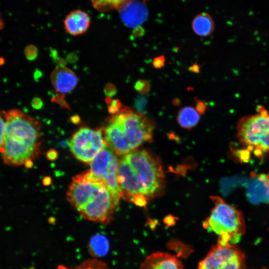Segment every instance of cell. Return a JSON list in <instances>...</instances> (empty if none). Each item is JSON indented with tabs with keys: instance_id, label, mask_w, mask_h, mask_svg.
Wrapping results in <instances>:
<instances>
[{
	"instance_id": "obj_30",
	"label": "cell",
	"mask_w": 269,
	"mask_h": 269,
	"mask_svg": "<svg viewBox=\"0 0 269 269\" xmlns=\"http://www.w3.org/2000/svg\"><path fill=\"white\" fill-rule=\"evenodd\" d=\"M267 269V268H262V269Z\"/></svg>"
},
{
	"instance_id": "obj_12",
	"label": "cell",
	"mask_w": 269,
	"mask_h": 269,
	"mask_svg": "<svg viewBox=\"0 0 269 269\" xmlns=\"http://www.w3.org/2000/svg\"><path fill=\"white\" fill-rule=\"evenodd\" d=\"M139 269H184L181 262L174 256L157 252L147 256Z\"/></svg>"
},
{
	"instance_id": "obj_19",
	"label": "cell",
	"mask_w": 269,
	"mask_h": 269,
	"mask_svg": "<svg viewBox=\"0 0 269 269\" xmlns=\"http://www.w3.org/2000/svg\"><path fill=\"white\" fill-rule=\"evenodd\" d=\"M134 87L138 93L145 94L149 90L150 85L146 80H139L135 83Z\"/></svg>"
},
{
	"instance_id": "obj_14",
	"label": "cell",
	"mask_w": 269,
	"mask_h": 269,
	"mask_svg": "<svg viewBox=\"0 0 269 269\" xmlns=\"http://www.w3.org/2000/svg\"><path fill=\"white\" fill-rule=\"evenodd\" d=\"M192 28L197 35L205 37L211 35L215 29V23L211 15L206 12L196 15L192 21Z\"/></svg>"
},
{
	"instance_id": "obj_18",
	"label": "cell",
	"mask_w": 269,
	"mask_h": 269,
	"mask_svg": "<svg viewBox=\"0 0 269 269\" xmlns=\"http://www.w3.org/2000/svg\"><path fill=\"white\" fill-rule=\"evenodd\" d=\"M73 269H110L108 265L97 258H92L83 261Z\"/></svg>"
},
{
	"instance_id": "obj_23",
	"label": "cell",
	"mask_w": 269,
	"mask_h": 269,
	"mask_svg": "<svg viewBox=\"0 0 269 269\" xmlns=\"http://www.w3.org/2000/svg\"><path fill=\"white\" fill-rule=\"evenodd\" d=\"M206 105L205 103L199 100L196 102V110L199 114H203L206 110Z\"/></svg>"
},
{
	"instance_id": "obj_15",
	"label": "cell",
	"mask_w": 269,
	"mask_h": 269,
	"mask_svg": "<svg viewBox=\"0 0 269 269\" xmlns=\"http://www.w3.org/2000/svg\"><path fill=\"white\" fill-rule=\"evenodd\" d=\"M177 119L178 124L182 128L189 130L198 124L200 117L194 108L186 106L179 111Z\"/></svg>"
},
{
	"instance_id": "obj_1",
	"label": "cell",
	"mask_w": 269,
	"mask_h": 269,
	"mask_svg": "<svg viewBox=\"0 0 269 269\" xmlns=\"http://www.w3.org/2000/svg\"><path fill=\"white\" fill-rule=\"evenodd\" d=\"M66 198L84 219L103 225L113 220L120 201L105 182L90 169L73 178Z\"/></svg>"
},
{
	"instance_id": "obj_4",
	"label": "cell",
	"mask_w": 269,
	"mask_h": 269,
	"mask_svg": "<svg viewBox=\"0 0 269 269\" xmlns=\"http://www.w3.org/2000/svg\"><path fill=\"white\" fill-rule=\"evenodd\" d=\"M130 164L143 196L147 200L160 196L165 187L161 162L146 149L134 150L123 155Z\"/></svg>"
},
{
	"instance_id": "obj_13",
	"label": "cell",
	"mask_w": 269,
	"mask_h": 269,
	"mask_svg": "<svg viewBox=\"0 0 269 269\" xmlns=\"http://www.w3.org/2000/svg\"><path fill=\"white\" fill-rule=\"evenodd\" d=\"M64 24L67 33L73 36L79 35L88 29L90 18L86 12L77 9L71 11L66 16Z\"/></svg>"
},
{
	"instance_id": "obj_11",
	"label": "cell",
	"mask_w": 269,
	"mask_h": 269,
	"mask_svg": "<svg viewBox=\"0 0 269 269\" xmlns=\"http://www.w3.org/2000/svg\"><path fill=\"white\" fill-rule=\"evenodd\" d=\"M145 1V0H130L118 9L126 26L135 29L145 21L148 11Z\"/></svg>"
},
{
	"instance_id": "obj_8",
	"label": "cell",
	"mask_w": 269,
	"mask_h": 269,
	"mask_svg": "<svg viewBox=\"0 0 269 269\" xmlns=\"http://www.w3.org/2000/svg\"><path fill=\"white\" fill-rule=\"evenodd\" d=\"M106 145L103 128H81L72 135L69 142L74 156L86 163H90Z\"/></svg>"
},
{
	"instance_id": "obj_5",
	"label": "cell",
	"mask_w": 269,
	"mask_h": 269,
	"mask_svg": "<svg viewBox=\"0 0 269 269\" xmlns=\"http://www.w3.org/2000/svg\"><path fill=\"white\" fill-rule=\"evenodd\" d=\"M212 200L215 205L204 222L203 227L218 235V240L236 244L245 233V222L242 213L220 197H213Z\"/></svg>"
},
{
	"instance_id": "obj_10",
	"label": "cell",
	"mask_w": 269,
	"mask_h": 269,
	"mask_svg": "<svg viewBox=\"0 0 269 269\" xmlns=\"http://www.w3.org/2000/svg\"><path fill=\"white\" fill-rule=\"evenodd\" d=\"M50 80L54 90L57 93L54 102H56L65 108L69 109L65 100V95L73 90L78 83L76 74L65 66L56 67L50 75Z\"/></svg>"
},
{
	"instance_id": "obj_21",
	"label": "cell",
	"mask_w": 269,
	"mask_h": 269,
	"mask_svg": "<svg viewBox=\"0 0 269 269\" xmlns=\"http://www.w3.org/2000/svg\"><path fill=\"white\" fill-rule=\"evenodd\" d=\"M5 129V121L0 113V153L2 146Z\"/></svg>"
},
{
	"instance_id": "obj_7",
	"label": "cell",
	"mask_w": 269,
	"mask_h": 269,
	"mask_svg": "<svg viewBox=\"0 0 269 269\" xmlns=\"http://www.w3.org/2000/svg\"><path fill=\"white\" fill-rule=\"evenodd\" d=\"M246 257L236 245L218 240L201 260L198 269H246Z\"/></svg>"
},
{
	"instance_id": "obj_22",
	"label": "cell",
	"mask_w": 269,
	"mask_h": 269,
	"mask_svg": "<svg viewBox=\"0 0 269 269\" xmlns=\"http://www.w3.org/2000/svg\"><path fill=\"white\" fill-rule=\"evenodd\" d=\"M165 61V58L162 55L155 57L152 62L153 66L156 69L160 68L163 66Z\"/></svg>"
},
{
	"instance_id": "obj_27",
	"label": "cell",
	"mask_w": 269,
	"mask_h": 269,
	"mask_svg": "<svg viewBox=\"0 0 269 269\" xmlns=\"http://www.w3.org/2000/svg\"><path fill=\"white\" fill-rule=\"evenodd\" d=\"M189 70L193 72L198 73L200 71V66L196 63L194 64L189 68Z\"/></svg>"
},
{
	"instance_id": "obj_28",
	"label": "cell",
	"mask_w": 269,
	"mask_h": 269,
	"mask_svg": "<svg viewBox=\"0 0 269 269\" xmlns=\"http://www.w3.org/2000/svg\"><path fill=\"white\" fill-rule=\"evenodd\" d=\"M266 185H267V188H268V193H269V172L267 176Z\"/></svg>"
},
{
	"instance_id": "obj_24",
	"label": "cell",
	"mask_w": 269,
	"mask_h": 269,
	"mask_svg": "<svg viewBox=\"0 0 269 269\" xmlns=\"http://www.w3.org/2000/svg\"><path fill=\"white\" fill-rule=\"evenodd\" d=\"M32 106L35 109H39L41 107V101L38 98H34L31 102Z\"/></svg>"
},
{
	"instance_id": "obj_20",
	"label": "cell",
	"mask_w": 269,
	"mask_h": 269,
	"mask_svg": "<svg viewBox=\"0 0 269 269\" xmlns=\"http://www.w3.org/2000/svg\"><path fill=\"white\" fill-rule=\"evenodd\" d=\"M24 53L26 58L30 60H32L37 57V50L34 46L29 45L25 48Z\"/></svg>"
},
{
	"instance_id": "obj_16",
	"label": "cell",
	"mask_w": 269,
	"mask_h": 269,
	"mask_svg": "<svg viewBox=\"0 0 269 269\" xmlns=\"http://www.w3.org/2000/svg\"><path fill=\"white\" fill-rule=\"evenodd\" d=\"M109 248V240L105 236L100 234L91 237L88 245L89 254L95 258L105 256L108 253Z\"/></svg>"
},
{
	"instance_id": "obj_17",
	"label": "cell",
	"mask_w": 269,
	"mask_h": 269,
	"mask_svg": "<svg viewBox=\"0 0 269 269\" xmlns=\"http://www.w3.org/2000/svg\"><path fill=\"white\" fill-rule=\"evenodd\" d=\"M130 0H90L93 7L100 12H107L118 9Z\"/></svg>"
},
{
	"instance_id": "obj_25",
	"label": "cell",
	"mask_w": 269,
	"mask_h": 269,
	"mask_svg": "<svg viewBox=\"0 0 269 269\" xmlns=\"http://www.w3.org/2000/svg\"><path fill=\"white\" fill-rule=\"evenodd\" d=\"M47 157L50 160H54L57 157V152L54 150H51L47 153Z\"/></svg>"
},
{
	"instance_id": "obj_6",
	"label": "cell",
	"mask_w": 269,
	"mask_h": 269,
	"mask_svg": "<svg viewBox=\"0 0 269 269\" xmlns=\"http://www.w3.org/2000/svg\"><path fill=\"white\" fill-rule=\"evenodd\" d=\"M237 137L257 156L268 153L269 113L261 109L259 114L242 118L237 124Z\"/></svg>"
},
{
	"instance_id": "obj_9",
	"label": "cell",
	"mask_w": 269,
	"mask_h": 269,
	"mask_svg": "<svg viewBox=\"0 0 269 269\" xmlns=\"http://www.w3.org/2000/svg\"><path fill=\"white\" fill-rule=\"evenodd\" d=\"M119 160L117 154L107 144L90 163L91 172L103 180L118 198L121 197L117 175Z\"/></svg>"
},
{
	"instance_id": "obj_3",
	"label": "cell",
	"mask_w": 269,
	"mask_h": 269,
	"mask_svg": "<svg viewBox=\"0 0 269 269\" xmlns=\"http://www.w3.org/2000/svg\"><path fill=\"white\" fill-rule=\"evenodd\" d=\"M154 127L145 115L124 107L108 118L103 130L107 145L117 155L123 156L151 141Z\"/></svg>"
},
{
	"instance_id": "obj_26",
	"label": "cell",
	"mask_w": 269,
	"mask_h": 269,
	"mask_svg": "<svg viewBox=\"0 0 269 269\" xmlns=\"http://www.w3.org/2000/svg\"><path fill=\"white\" fill-rule=\"evenodd\" d=\"M144 33V30L141 26L134 29V34L136 36H140Z\"/></svg>"
},
{
	"instance_id": "obj_29",
	"label": "cell",
	"mask_w": 269,
	"mask_h": 269,
	"mask_svg": "<svg viewBox=\"0 0 269 269\" xmlns=\"http://www.w3.org/2000/svg\"><path fill=\"white\" fill-rule=\"evenodd\" d=\"M3 26V22L2 21L1 19L0 18V29L2 28Z\"/></svg>"
},
{
	"instance_id": "obj_2",
	"label": "cell",
	"mask_w": 269,
	"mask_h": 269,
	"mask_svg": "<svg viewBox=\"0 0 269 269\" xmlns=\"http://www.w3.org/2000/svg\"><path fill=\"white\" fill-rule=\"evenodd\" d=\"M2 115L5 129L0 153L3 162L31 167L40 152V123L19 110L2 111Z\"/></svg>"
}]
</instances>
